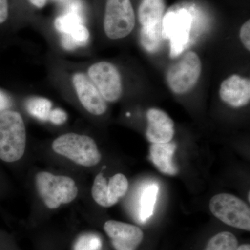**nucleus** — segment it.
Segmentation results:
<instances>
[{
    "label": "nucleus",
    "instance_id": "f257e3e1",
    "mask_svg": "<svg viewBox=\"0 0 250 250\" xmlns=\"http://www.w3.org/2000/svg\"><path fill=\"white\" fill-rule=\"evenodd\" d=\"M27 133L22 117L18 112L4 111L0 113V159L11 163L24 155Z\"/></svg>",
    "mask_w": 250,
    "mask_h": 250
},
{
    "label": "nucleus",
    "instance_id": "f03ea898",
    "mask_svg": "<svg viewBox=\"0 0 250 250\" xmlns=\"http://www.w3.org/2000/svg\"><path fill=\"white\" fill-rule=\"evenodd\" d=\"M52 149L78 165L91 167L98 165L101 154L92 138L76 133H67L57 138L52 143Z\"/></svg>",
    "mask_w": 250,
    "mask_h": 250
},
{
    "label": "nucleus",
    "instance_id": "7ed1b4c3",
    "mask_svg": "<svg viewBox=\"0 0 250 250\" xmlns=\"http://www.w3.org/2000/svg\"><path fill=\"white\" fill-rule=\"evenodd\" d=\"M36 186L42 201L50 209L70 203L78 195L75 181L66 176L39 172L36 176Z\"/></svg>",
    "mask_w": 250,
    "mask_h": 250
},
{
    "label": "nucleus",
    "instance_id": "20e7f679",
    "mask_svg": "<svg viewBox=\"0 0 250 250\" xmlns=\"http://www.w3.org/2000/svg\"><path fill=\"white\" fill-rule=\"evenodd\" d=\"M209 208L215 218L229 226L250 231V207L238 197L231 194H218L212 197Z\"/></svg>",
    "mask_w": 250,
    "mask_h": 250
},
{
    "label": "nucleus",
    "instance_id": "39448f33",
    "mask_svg": "<svg viewBox=\"0 0 250 250\" xmlns=\"http://www.w3.org/2000/svg\"><path fill=\"white\" fill-rule=\"evenodd\" d=\"M201 72L200 57L195 52L190 51L171 65L166 74V81L173 93L184 94L196 85Z\"/></svg>",
    "mask_w": 250,
    "mask_h": 250
},
{
    "label": "nucleus",
    "instance_id": "423d86ee",
    "mask_svg": "<svg viewBox=\"0 0 250 250\" xmlns=\"http://www.w3.org/2000/svg\"><path fill=\"white\" fill-rule=\"evenodd\" d=\"M135 24L134 10L130 0H106L104 29L109 39L117 40L126 37Z\"/></svg>",
    "mask_w": 250,
    "mask_h": 250
},
{
    "label": "nucleus",
    "instance_id": "0eeeda50",
    "mask_svg": "<svg viewBox=\"0 0 250 250\" xmlns=\"http://www.w3.org/2000/svg\"><path fill=\"white\" fill-rule=\"evenodd\" d=\"M88 77L106 101L116 103L123 94V83L119 70L109 62H100L90 65Z\"/></svg>",
    "mask_w": 250,
    "mask_h": 250
},
{
    "label": "nucleus",
    "instance_id": "6e6552de",
    "mask_svg": "<svg viewBox=\"0 0 250 250\" xmlns=\"http://www.w3.org/2000/svg\"><path fill=\"white\" fill-rule=\"evenodd\" d=\"M163 39L170 40V57H177L187 47L190 36V21L187 16L167 14L163 20Z\"/></svg>",
    "mask_w": 250,
    "mask_h": 250
},
{
    "label": "nucleus",
    "instance_id": "1a4fd4ad",
    "mask_svg": "<svg viewBox=\"0 0 250 250\" xmlns=\"http://www.w3.org/2000/svg\"><path fill=\"white\" fill-rule=\"evenodd\" d=\"M72 83L81 104L87 111L95 116H101L107 110L106 100L89 77L82 72L72 77Z\"/></svg>",
    "mask_w": 250,
    "mask_h": 250
},
{
    "label": "nucleus",
    "instance_id": "9d476101",
    "mask_svg": "<svg viewBox=\"0 0 250 250\" xmlns=\"http://www.w3.org/2000/svg\"><path fill=\"white\" fill-rule=\"evenodd\" d=\"M56 29L63 34L62 46L73 49L85 46L89 40L90 33L76 14H67L59 16L54 22Z\"/></svg>",
    "mask_w": 250,
    "mask_h": 250
},
{
    "label": "nucleus",
    "instance_id": "9b49d317",
    "mask_svg": "<svg viewBox=\"0 0 250 250\" xmlns=\"http://www.w3.org/2000/svg\"><path fill=\"white\" fill-rule=\"evenodd\" d=\"M104 229L116 250H136L143 241L142 230L131 224L108 220Z\"/></svg>",
    "mask_w": 250,
    "mask_h": 250
},
{
    "label": "nucleus",
    "instance_id": "f8f14e48",
    "mask_svg": "<svg viewBox=\"0 0 250 250\" xmlns=\"http://www.w3.org/2000/svg\"><path fill=\"white\" fill-rule=\"evenodd\" d=\"M219 95L224 103L231 107L246 106L250 101V81L240 75H231L220 85Z\"/></svg>",
    "mask_w": 250,
    "mask_h": 250
},
{
    "label": "nucleus",
    "instance_id": "ddd939ff",
    "mask_svg": "<svg viewBox=\"0 0 250 250\" xmlns=\"http://www.w3.org/2000/svg\"><path fill=\"white\" fill-rule=\"evenodd\" d=\"M146 137L152 143L170 142L174 135V123L165 111L149 108L147 111Z\"/></svg>",
    "mask_w": 250,
    "mask_h": 250
},
{
    "label": "nucleus",
    "instance_id": "4468645a",
    "mask_svg": "<svg viewBox=\"0 0 250 250\" xmlns=\"http://www.w3.org/2000/svg\"><path fill=\"white\" fill-rule=\"evenodd\" d=\"M177 149L174 142L152 143L149 153L152 164L162 173L174 176L179 172L178 167L174 164L173 157Z\"/></svg>",
    "mask_w": 250,
    "mask_h": 250
},
{
    "label": "nucleus",
    "instance_id": "2eb2a0df",
    "mask_svg": "<svg viewBox=\"0 0 250 250\" xmlns=\"http://www.w3.org/2000/svg\"><path fill=\"white\" fill-rule=\"evenodd\" d=\"M164 11V0H142L139 9V22L143 27L154 25L162 21Z\"/></svg>",
    "mask_w": 250,
    "mask_h": 250
},
{
    "label": "nucleus",
    "instance_id": "dca6fc26",
    "mask_svg": "<svg viewBox=\"0 0 250 250\" xmlns=\"http://www.w3.org/2000/svg\"><path fill=\"white\" fill-rule=\"evenodd\" d=\"M159 190V188L155 184L148 185L143 190L139 211L140 220L143 223H146L154 215Z\"/></svg>",
    "mask_w": 250,
    "mask_h": 250
},
{
    "label": "nucleus",
    "instance_id": "f3484780",
    "mask_svg": "<svg viewBox=\"0 0 250 250\" xmlns=\"http://www.w3.org/2000/svg\"><path fill=\"white\" fill-rule=\"evenodd\" d=\"M163 20L154 25L143 27L141 31V42L143 48L154 53L160 47L162 34Z\"/></svg>",
    "mask_w": 250,
    "mask_h": 250
},
{
    "label": "nucleus",
    "instance_id": "a211bd4d",
    "mask_svg": "<svg viewBox=\"0 0 250 250\" xmlns=\"http://www.w3.org/2000/svg\"><path fill=\"white\" fill-rule=\"evenodd\" d=\"M107 186L108 199L112 207L125 196L129 188V182L124 174L118 173L111 177Z\"/></svg>",
    "mask_w": 250,
    "mask_h": 250
},
{
    "label": "nucleus",
    "instance_id": "6ab92c4d",
    "mask_svg": "<svg viewBox=\"0 0 250 250\" xmlns=\"http://www.w3.org/2000/svg\"><path fill=\"white\" fill-rule=\"evenodd\" d=\"M237 248L236 236L228 231H223L212 237L205 250H236Z\"/></svg>",
    "mask_w": 250,
    "mask_h": 250
},
{
    "label": "nucleus",
    "instance_id": "aec40b11",
    "mask_svg": "<svg viewBox=\"0 0 250 250\" xmlns=\"http://www.w3.org/2000/svg\"><path fill=\"white\" fill-rule=\"evenodd\" d=\"M27 108L33 116L45 121L49 119V113L52 111V103L46 98H33L28 100Z\"/></svg>",
    "mask_w": 250,
    "mask_h": 250
},
{
    "label": "nucleus",
    "instance_id": "412c9836",
    "mask_svg": "<svg viewBox=\"0 0 250 250\" xmlns=\"http://www.w3.org/2000/svg\"><path fill=\"white\" fill-rule=\"evenodd\" d=\"M107 181L103 173L98 174L94 180L92 187V196L99 205L103 207H111L108 199Z\"/></svg>",
    "mask_w": 250,
    "mask_h": 250
},
{
    "label": "nucleus",
    "instance_id": "4be33fe9",
    "mask_svg": "<svg viewBox=\"0 0 250 250\" xmlns=\"http://www.w3.org/2000/svg\"><path fill=\"white\" fill-rule=\"evenodd\" d=\"M103 241L100 237L94 233H85L77 239L74 250H101Z\"/></svg>",
    "mask_w": 250,
    "mask_h": 250
},
{
    "label": "nucleus",
    "instance_id": "5701e85b",
    "mask_svg": "<svg viewBox=\"0 0 250 250\" xmlns=\"http://www.w3.org/2000/svg\"><path fill=\"white\" fill-rule=\"evenodd\" d=\"M67 119V115L63 110L61 108H55L52 110L49 113V119L54 125H62Z\"/></svg>",
    "mask_w": 250,
    "mask_h": 250
},
{
    "label": "nucleus",
    "instance_id": "b1692460",
    "mask_svg": "<svg viewBox=\"0 0 250 250\" xmlns=\"http://www.w3.org/2000/svg\"><path fill=\"white\" fill-rule=\"evenodd\" d=\"M240 39L243 45L250 51V21L248 20L242 25L240 29Z\"/></svg>",
    "mask_w": 250,
    "mask_h": 250
},
{
    "label": "nucleus",
    "instance_id": "393cba45",
    "mask_svg": "<svg viewBox=\"0 0 250 250\" xmlns=\"http://www.w3.org/2000/svg\"><path fill=\"white\" fill-rule=\"evenodd\" d=\"M9 17L8 0H0V24L6 22Z\"/></svg>",
    "mask_w": 250,
    "mask_h": 250
},
{
    "label": "nucleus",
    "instance_id": "a878e982",
    "mask_svg": "<svg viewBox=\"0 0 250 250\" xmlns=\"http://www.w3.org/2000/svg\"><path fill=\"white\" fill-rule=\"evenodd\" d=\"M30 1L31 4L34 5L36 7L39 8V9H42L44 6H45L46 3H47V0H29Z\"/></svg>",
    "mask_w": 250,
    "mask_h": 250
},
{
    "label": "nucleus",
    "instance_id": "bb28decb",
    "mask_svg": "<svg viewBox=\"0 0 250 250\" xmlns=\"http://www.w3.org/2000/svg\"><path fill=\"white\" fill-rule=\"evenodd\" d=\"M236 250H250V246L248 244L242 245L241 246H238Z\"/></svg>",
    "mask_w": 250,
    "mask_h": 250
},
{
    "label": "nucleus",
    "instance_id": "cd10ccee",
    "mask_svg": "<svg viewBox=\"0 0 250 250\" xmlns=\"http://www.w3.org/2000/svg\"><path fill=\"white\" fill-rule=\"evenodd\" d=\"M56 1H62V0H56Z\"/></svg>",
    "mask_w": 250,
    "mask_h": 250
}]
</instances>
